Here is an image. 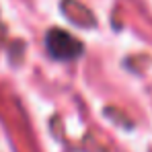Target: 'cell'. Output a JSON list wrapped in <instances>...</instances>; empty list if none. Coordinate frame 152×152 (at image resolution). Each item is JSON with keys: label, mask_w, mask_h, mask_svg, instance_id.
<instances>
[{"label": "cell", "mask_w": 152, "mask_h": 152, "mask_svg": "<svg viewBox=\"0 0 152 152\" xmlns=\"http://www.w3.org/2000/svg\"><path fill=\"white\" fill-rule=\"evenodd\" d=\"M45 45H48V51L58 60H74L82 51V43L62 29H53L48 33Z\"/></svg>", "instance_id": "6da1fadb"}, {"label": "cell", "mask_w": 152, "mask_h": 152, "mask_svg": "<svg viewBox=\"0 0 152 152\" xmlns=\"http://www.w3.org/2000/svg\"><path fill=\"white\" fill-rule=\"evenodd\" d=\"M62 10L68 15V19H72L76 25H95V21H93V15H91V10H86L84 6H80L76 0H64L62 2Z\"/></svg>", "instance_id": "7a4b0ae2"}]
</instances>
